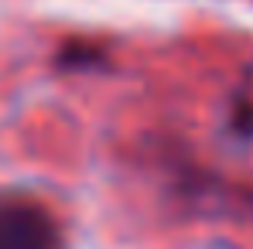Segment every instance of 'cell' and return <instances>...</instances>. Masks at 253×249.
<instances>
[{
    "mask_svg": "<svg viewBox=\"0 0 253 249\" xmlns=\"http://www.w3.org/2000/svg\"><path fill=\"white\" fill-rule=\"evenodd\" d=\"M0 249H65V236L38 198L0 191Z\"/></svg>",
    "mask_w": 253,
    "mask_h": 249,
    "instance_id": "cell-1",
    "label": "cell"
}]
</instances>
